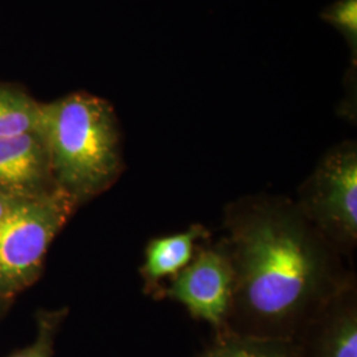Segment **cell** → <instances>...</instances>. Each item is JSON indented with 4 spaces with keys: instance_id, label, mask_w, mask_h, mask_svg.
Listing matches in <instances>:
<instances>
[{
    "instance_id": "1",
    "label": "cell",
    "mask_w": 357,
    "mask_h": 357,
    "mask_svg": "<svg viewBox=\"0 0 357 357\" xmlns=\"http://www.w3.org/2000/svg\"><path fill=\"white\" fill-rule=\"evenodd\" d=\"M234 283L224 331L296 344L332 298L356 278L294 199L255 193L224 209Z\"/></svg>"
},
{
    "instance_id": "2",
    "label": "cell",
    "mask_w": 357,
    "mask_h": 357,
    "mask_svg": "<svg viewBox=\"0 0 357 357\" xmlns=\"http://www.w3.org/2000/svg\"><path fill=\"white\" fill-rule=\"evenodd\" d=\"M38 131L57 188L81 208L109 191L126 165L113 105L86 91L40 102Z\"/></svg>"
},
{
    "instance_id": "3",
    "label": "cell",
    "mask_w": 357,
    "mask_h": 357,
    "mask_svg": "<svg viewBox=\"0 0 357 357\" xmlns=\"http://www.w3.org/2000/svg\"><path fill=\"white\" fill-rule=\"evenodd\" d=\"M79 208L64 192L15 200L0 221V295L13 301L40 280L56 237Z\"/></svg>"
},
{
    "instance_id": "4",
    "label": "cell",
    "mask_w": 357,
    "mask_h": 357,
    "mask_svg": "<svg viewBox=\"0 0 357 357\" xmlns=\"http://www.w3.org/2000/svg\"><path fill=\"white\" fill-rule=\"evenodd\" d=\"M294 202L320 236L351 262L357 246L356 142H342L324 153Z\"/></svg>"
},
{
    "instance_id": "5",
    "label": "cell",
    "mask_w": 357,
    "mask_h": 357,
    "mask_svg": "<svg viewBox=\"0 0 357 357\" xmlns=\"http://www.w3.org/2000/svg\"><path fill=\"white\" fill-rule=\"evenodd\" d=\"M234 274L224 237L202 243L191 264L167 283L162 301L185 307L195 320L208 323L215 333L225 330L233 296Z\"/></svg>"
},
{
    "instance_id": "6",
    "label": "cell",
    "mask_w": 357,
    "mask_h": 357,
    "mask_svg": "<svg viewBox=\"0 0 357 357\" xmlns=\"http://www.w3.org/2000/svg\"><path fill=\"white\" fill-rule=\"evenodd\" d=\"M60 191L38 128L0 139V193L13 199H36Z\"/></svg>"
},
{
    "instance_id": "7",
    "label": "cell",
    "mask_w": 357,
    "mask_h": 357,
    "mask_svg": "<svg viewBox=\"0 0 357 357\" xmlns=\"http://www.w3.org/2000/svg\"><path fill=\"white\" fill-rule=\"evenodd\" d=\"M301 357H357V282H349L308 324Z\"/></svg>"
},
{
    "instance_id": "8",
    "label": "cell",
    "mask_w": 357,
    "mask_h": 357,
    "mask_svg": "<svg viewBox=\"0 0 357 357\" xmlns=\"http://www.w3.org/2000/svg\"><path fill=\"white\" fill-rule=\"evenodd\" d=\"M209 240L211 231L202 224H192L184 231L150 240L139 268L143 293L162 301L167 283L191 264L202 243Z\"/></svg>"
},
{
    "instance_id": "9",
    "label": "cell",
    "mask_w": 357,
    "mask_h": 357,
    "mask_svg": "<svg viewBox=\"0 0 357 357\" xmlns=\"http://www.w3.org/2000/svg\"><path fill=\"white\" fill-rule=\"evenodd\" d=\"M195 357H301L290 342L243 336L231 332L215 333L211 344Z\"/></svg>"
},
{
    "instance_id": "10",
    "label": "cell",
    "mask_w": 357,
    "mask_h": 357,
    "mask_svg": "<svg viewBox=\"0 0 357 357\" xmlns=\"http://www.w3.org/2000/svg\"><path fill=\"white\" fill-rule=\"evenodd\" d=\"M38 118L40 102L23 86L0 82V139L38 128Z\"/></svg>"
},
{
    "instance_id": "11",
    "label": "cell",
    "mask_w": 357,
    "mask_h": 357,
    "mask_svg": "<svg viewBox=\"0 0 357 357\" xmlns=\"http://www.w3.org/2000/svg\"><path fill=\"white\" fill-rule=\"evenodd\" d=\"M68 315V307L38 310L35 315L36 336L33 342L23 348L16 349L7 357H54L56 339Z\"/></svg>"
},
{
    "instance_id": "12",
    "label": "cell",
    "mask_w": 357,
    "mask_h": 357,
    "mask_svg": "<svg viewBox=\"0 0 357 357\" xmlns=\"http://www.w3.org/2000/svg\"><path fill=\"white\" fill-rule=\"evenodd\" d=\"M320 17L342 33L352 54L354 66H356L357 0H336L324 8Z\"/></svg>"
},
{
    "instance_id": "13",
    "label": "cell",
    "mask_w": 357,
    "mask_h": 357,
    "mask_svg": "<svg viewBox=\"0 0 357 357\" xmlns=\"http://www.w3.org/2000/svg\"><path fill=\"white\" fill-rule=\"evenodd\" d=\"M13 199H10L4 195L0 193V221L3 220V217L6 216V213L8 212V209L11 208V205L13 204Z\"/></svg>"
},
{
    "instance_id": "14",
    "label": "cell",
    "mask_w": 357,
    "mask_h": 357,
    "mask_svg": "<svg viewBox=\"0 0 357 357\" xmlns=\"http://www.w3.org/2000/svg\"><path fill=\"white\" fill-rule=\"evenodd\" d=\"M11 305H13V301L6 299V298H3L0 295V321L6 317V314L8 312V310L11 308Z\"/></svg>"
}]
</instances>
